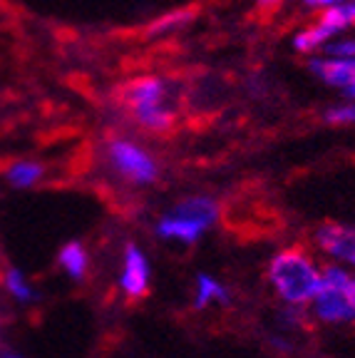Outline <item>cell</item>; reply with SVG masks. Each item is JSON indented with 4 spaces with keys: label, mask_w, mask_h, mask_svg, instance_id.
<instances>
[{
    "label": "cell",
    "mask_w": 355,
    "mask_h": 358,
    "mask_svg": "<svg viewBox=\"0 0 355 358\" xmlns=\"http://www.w3.org/2000/svg\"><path fill=\"white\" fill-rule=\"evenodd\" d=\"M117 102L127 117L150 134H167L177 124V97L174 87L161 75L132 78L117 90Z\"/></svg>",
    "instance_id": "cell-1"
},
{
    "label": "cell",
    "mask_w": 355,
    "mask_h": 358,
    "mask_svg": "<svg viewBox=\"0 0 355 358\" xmlns=\"http://www.w3.org/2000/svg\"><path fill=\"white\" fill-rule=\"evenodd\" d=\"M321 268L313 257L300 246L283 249L268 264V281L281 301L289 306H303L316 299L321 291Z\"/></svg>",
    "instance_id": "cell-2"
},
{
    "label": "cell",
    "mask_w": 355,
    "mask_h": 358,
    "mask_svg": "<svg viewBox=\"0 0 355 358\" xmlns=\"http://www.w3.org/2000/svg\"><path fill=\"white\" fill-rule=\"evenodd\" d=\"M105 162L122 182L134 187L154 185L159 179V162L154 159L145 145L129 140L124 134H117L105 142Z\"/></svg>",
    "instance_id": "cell-3"
},
{
    "label": "cell",
    "mask_w": 355,
    "mask_h": 358,
    "mask_svg": "<svg viewBox=\"0 0 355 358\" xmlns=\"http://www.w3.org/2000/svg\"><path fill=\"white\" fill-rule=\"evenodd\" d=\"M321 276V291L311 301L313 316L323 324H353L355 303L350 294L353 274H348L343 266H326Z\"/></svg>",
    "instance_id": "cell-4"
},
{
    "label": "cell",
    "mask_w": 355,
    "mask_h": 358,
    "mask_svg": "<svg viewBox=\"0 0 355 358\" xmlns=\"http://www.w3.org/2000/svg\"><path fill=\"white\" fill-rule=\"evenodd\" d=\"M313 241L323 254H328L335 262L355 268V227L338 222L321 224L313 234Z\"/></svg>",
    "instance_id": "cell-5"
},
{
    "label": "cell",
    "mask_w": 355,
    "mask_h": 358,
    "mask_svg": "<svg viewBox=\"0 0 355 358\" xmlns=\"http://www.w3.org/2000/svg\"><path fill=\"white\" fill-rule=\"evenodd\" d=\"M152 268L147 262V254L137 244H124L122 252V268H119V289L129 299H142L150 291Z\"/></svg>",
    "instance_id": "cell-6"
},
{
    "label": "cell",
    "mask_w": 355,
    "mask_h": 358,
    "mask_svg": "<svg viewBox=\"0 0 355 358\" xmlns=\"http://www.w3.org/2000/svg\"><path fill=\"white\" fill-rule=\"evenodd\" d=\"M308 70L313 78H318L323 85L333 90H348L355 85V57H331L318 55L308 60Z\"/></svg>",
    "instance_id": "cell-7"
},
{
    "label": "cell",
    "mask_w": 355,
    "mask_h": 358,
    "mask_svg": "<svg viewBox=\"0 0 355 358\" xmlns=\"http://www.w3.org/2000/svg\"><path fill=\"white\" fill-rule=\"evenodd\" d=\"M169 214L182 219V222L194 224L201 231H209L211 227L217 224L222 209H219L217 199H211V196H204V194H194V196H187V199L177 201V204L169 209Z\"/></svg>",
    "instance_id": "cell-8"
},
{
    "label": "cell",
    "mask_w": 355,
    "mask_h": 358,
    "mask_svg": "<svg viewBox=\"0 0 355 358\" xmlns=\"http://www.w3.org/2000/svg\"><path fill=\"white\" fill-rule=\"evenodd\" d=\"M45 174H48V169L38 159H13L3 169V179L13 189H33L43 182Z\"/></svg>",
    "instance_id": "cell-9"
},
{
    "label": "cell",
    "mask_w": 355,
    "mask_h": 358,
    "mask_svg": "<svg viewBox=\"0 0 355 358\" xmlns=\"http://www.w3.org/2000/svg\"><path fill=\"white\" fill-rule=\"evenodd\" d=\"M335 38H338V35H335L333 30L328 28V25H323L321 20H316V22H311V25L300 28L298 33L294 35V48L300 55H316L318 50L323 52V48L333 43Z\"/></svg>",
    "instance_id": "cell-10"
},
{
    "label": "cell",
    "mask_w": 355,
    "mask_h": 358,
    "mask_svg": "<svg viewBox=\"0 0 355 358\" xmlns=\"http://www.w3.org/2000/svg\"><path fill=\"white\" fill-rule=\"evenodd\" d=\"M154 231L159 239L179 241V244H196V241L204 236V231H201L199 227H194V224H189V222H182V219L172 217L169 212L157 222Z\"/></svg>",
    "instance_id": "cell-11"
},
{
    "label": "cell",
    "mask_w": 355,
    "mask_h": 358,
    "mask_svg": "<svg viewBox=\"0 0 355 358\" xmlns=\"http://www.w3.org/2000/svg\"><path fill=\"white\" fill-rule=\"evenodd\" d=\"M57 264L73 281H82L89 271V254L80 241H67L57 254Z\"/></svg>",
    "instance_id": "cell-12"
},
{
    "label": "cell",
    "mask_w": 355,
    "mask_h": 358,
    "mask_svg": "<svg viewBox=\"0 0 355 358\" xmlns=\"http://www.w3.org/2000/svg\"><path fill=\"white\" fill-rule=\"evenodd\" d=\"M211 303H229V289L209 274L196 276V308H206Z\"/></svg>",
    "instance_id": "cell-13"
},
{
    "label": "cell",
    "mask_w": 355,
    "mask_h": 358,
    "mask_svg": "<svg viewBox=\"0 0 355 358\" xmlns=\"http://www.w3.org/2000/svg\"><path fill=\"white\" fill-rule=\"evenodd\" d=\"M3 286H6L8 294L20 303H33L40 299L38 291H35L33 284L28 281V276L15 266H8L6 271H3Z\"/></svg>",
    "instance_id": "cell-14"
},
{
    "label": "cell",
    "mask_w": 355,
    "mask_h": 358,
    "mask_svg": "<svg viewBox=\"0 0 355 358\" xmlns=\"http://www.w3.org/2000/svg\"><path fill=\"white\" fill-rule=\"evenodd\" d=\"M318 20H321L323 25H328L335 35H343L345 30L355 28V0H345L340 6L321 13Z\"/></svg>",
    "instance_id": "cell-15"
},
{
    "label": "cell",
    "mask_w": 355,
    "mask_h": 358,
    "mask_svg": "<svg viewBox=\"0 0 355 358\" xmlns=\"http://www.w3.org/2000/svg\"><path fill=\"white\" fill-rule=\"evenodd\" d=\"M194 17V10H174L167 13L164 17H159L157 22H152L150 35H164V33H172V30H179L182 25H187L189 20Z\"/></svg>",
    "instance_id": "cell-16"
},
{
    "label": "cell",
    "mask_w": 355,
    "mask_h": 358,
    "mask_svg": "<svg viewBox=\"0 0 355 358\" xmlns=\"http://www.w3.org/2000/svg\"><path fill=\"white\" fill-rule=\"evenodd\" d=\"M323 120H326L328 124H355V102L345 100V102H340V105L328 107V110L323 112Z\"/></svg>",
    "instance_id": "cell-17"
},
{
    "label": "cell",
    "mask_w": 355,
    "mask_h": 358,
    "mask_svg": "<svg viewBox=\"0 0 355 358\" xmlns=\"http://www.w3.org/2000/svg\"><path fill=\"white\" fill-rule=\"evenodd\" d=\"M321 55H331V57H355V38H335L333 43L323 48Z\"/></svg>",
    "instance_id": "cell-18"
},
{
    "label": "cell",
    "mask_w": 355,
    "mask_h": 358,
    "mask_svg": "<svg viewBox=\"0 0 355 358\" xmlns=\"http://www.w3.org/2000/svg\"><path fill=\"white\" fill-rule=\"evenodd\" d=\"M305 8H311V10H318V13H326L331 10V8L340 6V3H345V0H300Z\"/></svg>",
    "instance_id": "cell-19"
},
{
    "label": "cell",
    "mask_w": 355,
    "mask_h": 358,
    "mask_svg": "<svg viewBox=\"0 0 355 358\" xmlns=\"http://www.w3.org/2000/svg\"><path fill=\"white\" fill-rule=\"evenodd\" d=\"M283 3H289V0H259V8H263V10H273V8H281Z\"/></svg>",
    "instance_id": "cell-20"
},
{
    "label": "cell",
    "mask_w": 355,
    "mask_h": 358,
    "mask_svg": "<svg viewBox=\"0 0 355 358\" xmlns=\"http://www.w3.org/2000/svg\"><path fill=\"white\" fill-rule=\"evenodd\" d=\"M343 97H345V100H350V102H355V85H350L348 90H343Z\"/></svg>",
    "instance_id": "cell-21"
},
{
    "label": "cell",
    "mask_w": 355,
    "mask_h": 358,
    "mask_svg": "<svg viewBox=\"0 0 355 358\" xmlns=\"http://www.w3.org/2000/svg\"><path fill=\"white\" fill-rule=\"evenodd\" d=\"M350 294H353V303H355V276H353V286H350Z\"/></svg>",
    "instance_id": "cell-22"
},
{
    "label": "cell",
    "mask_w": 355,
    "mask_h": 358,
    "mask_svg": "<svg viewBox=\"0 0 355 358\" xmlns=\"http://www.w3.org/2000/svg\"><path fill=\"white\" fill-rule=\"evenodd\" d=\"M6 353H8V351H6V348L0 346V358H6Z\"/></svg>",
    "instance_id": "cell-23"
},
{
    "label": "cell",
    "mask_w": 355,
    "mask_h": 358,
    "mask_svg": "<svg viewBox=\"0 0 355 358\" xmlns=\"http://www.w3.org/2000/svg\"><path fill=\"white\" fill-rule=\"evenodd\" d=\"M3 271H6V268H3V264H0V284H3Z\"/></svg>",
    "instance_id": "cell-24"
},
{
    "label": "cell",
    "mask_w": 355,
    "mask_h": 358,
    "mask_svg": "<svg viewBox=\"0 0 355 358\" xmlns=\"http://www.w3.org/2000/svg\"><path fill=\"white\" fill-rule=\"evenodd\" d=\"M6 358H20V356H15V353H10V351H8V353H6Z\"/></svg>",
    "instance_id": "cell-25"
},
{
    "label": "cell",
    "mask_w": 355,
    "mask_h": 358,
    "mask_svg": "<svg viewBox=\"0 0 355 358\" xmlns=\"http://www.w3.org/2000/svg\"><path fill=\"white\" fill-rule=\"evenodd\" d=\"M0 331H3V311H0Z\"/></svg>",
    "instance_id": "cell-26"
}]
</instances>
